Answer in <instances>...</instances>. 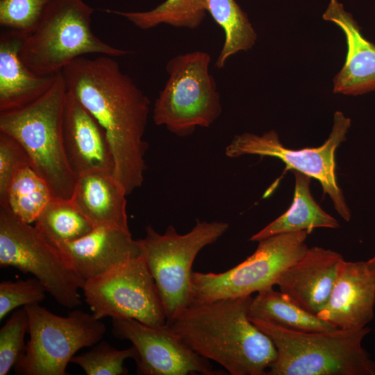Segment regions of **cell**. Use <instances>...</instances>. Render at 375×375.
Masks as SVG:
<instances>
[{"mask_svg": "<svg viewBox=\"0 0 375 375\" xmlns=\"http://www.w3.org/2000/svg\"><path fill=\"white\" fill-rule=\"evenodd\" d=\"M252 296L193 301L167 323L192 350L231 375H267L276 359L272 340L249 319Z\"/></svg>", "mask_w": 375, "mask_h": 375, "instance_id": "obj_2", "label": "cell"}, {"mask_svg": "<svg viewBox=\"0 0 375 375\" xmlns=\"http://www.w3.org/2000/svg\"><path fill=\"white\" fill-rule=\"evenodd\" d=\"M307 235L305 231L275 235L259 241L252 255L226 272H193V301L247 297L273 288L282 273L308 250Z\"/></svg>", "mask_w": 375, "mask_h": 375, "instance_id": "obj_10", "label": "cell"}, {"mask_svg": "<svg viewBox=\"0 0 375 375\" xmlns=\"http://www.w3.org/2000/svg\"><path fill=\"white\" fill-rule=\"evenodd\" d=\"M250 319L276 348L268 375H375V361L362 345L370 331L367 326L300 331Z\"/></svg>", "mask_w": 375, "mask_h": 375, "instance_id": "obj_3", "label": "cell"}, {"mask_svg": "<svg viewBox=\"0 0 375 375\" xmlns=\"http://www.w3.org/2000/svg\"><path fill=\"white\" fill-rule=\"evenodd\" d=\"M342 259L331 249L308 248L282 273L276 285L297 305L317 315L328 300Z\"/></svg>", "mask_w": 375, "mask_h": 375, "instance_id": "obj_16", "label": "cell"}, {"mask_svg": "<svg viewBox=\"0 0 375 375\" xmlns=\"http://www.w3.org/2000/svg\"><path fill=\"white\" fill-rule=\"evenodd\" d=\"M85 301L97 319H133L148 326L167 324L155 280L142 255L85 281Z\"/></svg>", "mask_w": 375, "mask_h": 375, "instance_id": "obj_11", "label": "cell"}, {"mask_svg": "<svg viewBox=\"0 0 375 375\" xmlns=\"http://www.w3.org/2000/svg\"><path fill=\"white\" fill-rule=\"evenodd\" d=\"M28 316L24 307L13 312L0 330V375L7 374L25 353Z\"/></svg>", "mask_w": 375, "mask_h": 375, "instance_id": "obj_28", "label": "cell"}, {"mask_svg": "<svg viewBox=\"0 0 375 375\" xmlns=\"http://www.w3.org/2000/svg\"><path fill=\"white\" fill-rule=\"evenodd\" d=\"M106 11L124 17L143 30L160 24L194 29L201 24L207 13L203 0H165L147 11L123 12L110 9Z\"/></svg>", "mask_w": 375, "mask_h": 375, "instance_id": "obj_25", "label": "cell"}, {"mask_svg": "<svg viewBox=\"0 0 375 375\" xmlns=\"http://www.w3.org/2000/svg\"><path fill=\"white\" fill-rule=\"evenodd\" d=\"M62 74L67 92L93 116L105 132L114 159L112 175L130 194L141 186L148 143L143 139L150 101L114 57L81 56Z\"/></svg>", "mask_w": 375, "mask_h": 375, "instance_id": "obj_1", "label": "cell"}, {"mask_svg": "<svg viewBox=\"0 0 375 375\" xmlns=\"http://www.w3.org/2000/svg\"><path fill=\"white\" fill-rule=\"evenodd\" d=\"M47 290L35 278L0 283V319L21 306L40 303L45 298Z\"/></svg>", "mask_w": 375, "mask_h": 375, "instance_id": "obj_31", "label": "cell"}, {"mask_svg": "<svg viewBox=\"0 0 375 375\" xmlns=\"http://www.w3.org/2000/svg\"><path fill=\"white\" fill-rule=\"evenodd\" d=\"M52 198L46 181L31 166H28L14 177L8 192L7 207L21 219L31 224Z\"/></svg>", "mask_w": 375, "mask_h": 375, "instance_id": "obj_26", "label": "cell"}, {"mask_svg": "<svg viewBox=\"0 0 375 375\" xmlns=\"http://www.w3.org/2000/svg\"><path fill=\"white\" fill-rule=\"evenodd\" d=\"M57 248L85 281L142 256L129 230L108 226H95L83 238Z\"/></svg>", "mask_w": 375, "mask_h": 375, "instance_id": "obj_17", "label": "cell"}, {"mask_svg": "<svg viewBox=\"0 0 375 375\" xmlns=\"http://www.w3.org/2000/svg\"><path fill=\"white\" fill-rule=\"evenodd\" d=\"M137 351L134 346L123 350L112 347L106 341L99 342L91 350L74 356L71 362L80 366L88 375H125L128 369L124 362L135 359Z\"/></svg>", "mask_w": 375, "mask_h": 375, "instance_id": "obj_27", "label": "cell"}, {"mask_svg": "<svg viewBox=\"0 0 375 375\" xmlns=\"http://www.w3.org/2000/svg\"><path fill=\"white\" fill-rule=\"evenodd\" d=\"M249 317L300 331H324L336 328L305 310L280 290L276 291L273 288L260 291L252 297Z\"/></svg>", "mask_w": 375, "mask_h": 375, "instance_id": "obj_22", "label": "cell"}, {"mask_svg": "<svg viewBox=\"0 0 375 375\" xmlns=\"http://www.w3.org/2000/svg\"><path fill=\"white\" fill-rule=\"evenodd\" d=\"M93 12L84 0H53L36 28L24 39L20 51L23 62L33 72L49 76L87 54L115 58L131 53L107 44L93 33Z\"/></svg>", "mask_w": 375, "mask_h": 375, "instance_id": "obj_5", "label": "cell"}, {"mask_svg": "<svg viewBox=\"0 0 375 375\" xmlns=\"http://www.w3.org/2000/svg\"><path fill=\"white\" fill-rule=\"evenodd\" d=\"M35 222L38 231L56 247L83 238L95 227L71 199L55 197Z\"/></svg>", "mask_w": 375, "mask_h": 375, "instance_id": "obj_24", "label": "cell"}, {"mask_svg": "<svg viewBox=\"0 0 375 375\" xmlns=\"http://www.w3.org/2000/svg\"><path fill=\"white\" fill-rule=\"evenodd\" d=\"M210 54L194 51L168 60V78L153 108V119L171 133L185 137L197 126L209 127L220 116L221 97L209 72Z\"/></svg>", "mask_w": 375, "mask_h": 375, "instance_id": "obj_7", "label": "cell"}, {"mask_svg": "<svg viewBox=\"0 0 375 375\" xmlns=\"http://www.w3.org/2000/svg\"><path fill=\"white\" fill-rule=\"evenodd\" d=\"M53 0H0V24L29 34L38 26Z\"/></svg>", "mask_w": 375, "mask_h": 375, "instance_id": "obj_29", "label": "cell"}, {"mask_svg": "<svg viewBox=\"0 0 375 375\" xmlns=\"http://www.w3.org/2000/svg\"><path fill=\"white\" fill-rule=\"evenodd\" d=\"M203 5L224 32V44L215 62V67L222 69L231 56L251 49L257 34L235 0H203Z\"/></svg>", "mask_w": 375, "mask_h": 375, "instance_id": "obj_23", "label": "cell"}, {"mask_svg": "<svg viewBox=\"0 0 375 375\" xmlns=\"http://www.w3.org/2000/svg\"><path fill=\"white\" fill-rule=\"evenodd\" d=\"M126 195L112 173L92 172L77 177L71 200L94 226L129 230Z\"/></svg>", "mask_w": 375, "mask_h": 375, "instance_id": "obj_20", "label": "cell"}, {"mask_svg": "<svg viewBox=\"0 0 375 375\" xmlns=\"http://www.w3.org/2000/svg\"><path fill=\"white\" fill-rule=\"evenodd\" d=\"M25 36L9 29L0 35V112L34 102L49 90L57 74H38L23 62L20 51Z\"/></svg>", "mask_w": 375, "mask_h": 375, "instance_id": "obj_19", "label": "cell"}, {"mask_svg": "<svg viewBox=\"0 0 375 375\" xmlns=\"http://www.w3.org/2000/svg\"><path fill=\"white\" fill-rule=\"evenodd\" d=\"M0 265L30 273L61 306L81 304L79 289L85 281L65 254L35 227L0 206Z\"/></svg>", "mask_w": 375, "mask_h": 375, "instance_id": "obj_8", "label": "cell"}, {"mask_svg": "<svg viewBox=\"0 0 375 375\" xmlns=\"http://www.w3.org/2000/svg\"><path fill=\"white\" fill-rule=\"evenodd\" d=\"M67 90L62 72L41 97L19 109L0 112V131L15 138L53 197L71 199L76 181L65 151L62 116Z\"/></svg>", "mask_w": 375, "mask_h": 375, "instance_id": "obj_4", "label": "cell"}, {"mask_svg": "<svg viewBox=\"0 0 375 375\" xmlns=\"http://www.w3.org/2000/svg\"><path fill=\"white\" fill-rule=\"evenodd\" d=\"M228 228L225 222L197 221L185 234L169 226L163 234L146 226L138 240L142 255L155 280L167 323L193 302L192 265L199 252L215 242Z\"/></svg>", "mask_w": 375, "mask_h": 375, "instance_id": "obj_6", "label": "cell"}, {"mask_svg": "<svg viewBox=\"0 0 375 375\" xmlns=\"http://www.w3.org/2000/svg\"><path fill=\"white\" fill-rule=\"evenodd\" d=\"M295 178L294 192L290 208L259 232L250 241L259 242L269 237L305 231L310 233L316 228H338V221L324 211L314 200L310 190V177L292 171Z\"/></svg>", "mask_w": 375, "mask_h": 375, "instance_id": "obj_21", "label": "cell"}, {"mask_svg": "<svg viewBox=\"0 0 375 375\" xmlns=\"http://www.w3.org/2000/svg\"><path fill=\"white\" fill-rule=\"evenodd\" d=\"M28 166H31V162L23 147L0 131V206L7 207L8 192L14 177Z\"/></svg>", "mask_w": 375, "mask_h": 375, "instance_id": "obj_30", "label": "cell"}, {"mask_svg": "<svg viewBox=\"0 0 375 375\" xmlns=\"http://www.w3.org/2000/svg\"><path fill=\"white\" fill-rule=\"evenodd\" d=\"M367 264L369 265V267L375 272V256L372 258L371 259L368 260L367 261Z\"/></svg>", "mask_w": 375, "mask_h": 375, "instance_id": "obj_32", "label": "cell"}, {"mask_svg": "<svg viewBox=\"0 0 375 375\" xmlns=\"http://www.w3.org/2000/svg\"><path fill=\"white\" fill-rule=\"evenodd\" d=\"M322 17L342 31L347 45L345 62L333 78V92L356 96L375 91V44L362 35L352 15L338 1H330Z\"/></svg>", "mask_w": 375, "mask_h": 375, "instance_id": "obj_18", "label": "cell"}, {"mask_svg": "<svg viewBox=\"0 0 375 375\" xmlns=\"http://www.w3.org/2000/svg\"><path fill=\"white\" fill-rule=\"evenodd\" d=\"M350 126L351 119L342 112L336 111L328 138L319 147L298 150L285 147L278 133L272 130L261 135L251 133L237 135L226 146L225 153L230 158L248 154L275 157L285 164L286 169L297 171L317 179L340 217L349 222L351 211L336 180L335 152L345 141Z\"/></svg>", "mask_w": 375, "mask_h": 375, "instance_id": "obj_12", "label": "cell"}, {"mask_svg": "<svg viewBox=\"0 0 375 375\" xmlns=\"http://www.w3.org/2000/svg\"><path fill=\"white\" fill-rule=\"evenodd\" d=\"M23 307L28 316L29 340L14 367L17 374L65 375L75 353L96 344L106 332L101 319L79 309L62 317L39 303Z\"/></svg>", "mask_w": 375, "mask_h": 375, "instance_id": "obj_9", "label": "cell"}, {"mask_svg": "<svg viewBox=\"0 0 375 375\" xmlns=\"http://www.w3.org/2000/svg\"><path fill=\"white\" fill-rule=\"evenodd\" d=\"M62 139L68 163L76 177L92 172L112 174L114 159L104 131L68 92L62 116Z\"/></svg>", "mask_w": 375, "mask_h": 375, "instance_id": "obj_15", "label": "cell"}, {"mask_svg": "<svg viewBox=\"0 0 375 375\" xmlns=\"http://www.w3.org/2000/svg\"><path fill=\"white\" fill-rule=\"evenodd\" d=\"M375 272L367 261L339 265L328 300L317 316L339 329L366 327L374 317Z\"/></svg>", "mask_w": 375, "mask_h": 375, "instance_id": "obj_14", "label": "cell"}, {"mask_svg": "<svg viewBox=\"0 0 375 375\" xmlns=\"http://www.w3.org/2000/svg\"><path fill=\"white\" fill-rule=\"evenodd\" d=\"M112 333L130 341L137 351L136 373L140 375L222 374L175 335L168 325L155 327L133 319H113Z\"/></svg>", "mask_w": 375, "mask_h": 375, "instance_id": "obj_13", "label": "cell"}]
</instances>
